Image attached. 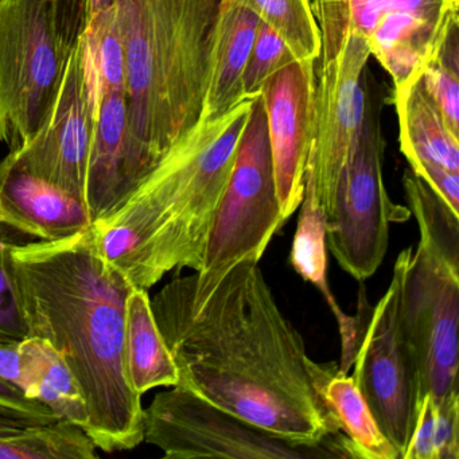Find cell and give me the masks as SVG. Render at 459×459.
<instances>
[{
  "mask_svg": "<svg viewBox=\"0 0 459 459\" xmlns=\"http://www.w3.org/2000/svg\"><path fill=\"white\" fill-rule=\"evenodd\" d=\"M152 307L178 369L177 386L286 439L348 437L324 394L338 365L308 356L257 260L238 263L205 295L189 276H177Z\"/></svg>",
  "mask_w": 459,
  "mask_h": 459,
  "instance_id": "obj_1",
  "label": "cell"
},
{
  "mask_svg": "<svg viewBox=\"0 0 459 459\" xmlns=\"http://www.w3.org/2000/svg\"><path fill=\"white\" fill-rule=\"evenodd\" d=\"M2 263L26 337L49 341L82 389L84 431L104 453L134 450L143 442L142 396L125 367L126 302L134 284L101 255L92 225L61 240H6Z\"/></svg>",
  "mask_w": 459,
  "mask_h": 459,
  "instance_id": "obj_2",
  "label": "cell"
},
{
  "mask_svg": "<svg viewBox=\"0 0 459 459\" xmlns=\"http://www.w3.org/2000/svg\"><path fill=\"white\" fill-rule=\"evenodd\" d=\"M252 99L200 119L122 206L93 222L101 255L149 291L166 273L200 271Z\"/></svg>",
  "mask_w": 459,
  "mask_h": 459,
  "instance_id": "obj_3",
  "label": "cell"
},
{
  "mask_svg": "<svg viewBox=\"0 0 459 459\" xmlns=\"http://www.w3.org/2000/svg\"><path fill=\"white\" fill-rule=\"evenodd\" d=\"M220 2H117L127 69L126 173L130 195L201 119Z\"/></svg>",
  "mask_w": 459,
  "mask_h": 459,
  "instance_id": "obj_4",
  "label": "cell"
},
{
  "mask_svg": "<svg viewBox=\"0 0 459 459\" xmlns=\"http://www.w3.org/2000/svg\"><path fill=\"white\" fill-rule=\"evenodd\" d=\"M87 0H0V144L25 146L87 30Z\"/></svg>",
  "mask_w": 459,
  "mask_h": 459,
  "instance_id": "obj_5",
  "label": "cell"
},
{
  "mask_svg": "<svg viewBox=\"0 0 459 459\" xmlns=\"http://www.w3.org/2000/svg\"><path fill=\"white\" fill-rule=\"evenodd\" d=\"M313 10L321 50L305 182L313 185L326 217L364 120L370 50L367 39L351 26L343 0H313Z\"/></svg>",
  "mask_w": 459,
  "mask_h": 459,
  "instance_id": "obj_6",
  "label": "cell"
},
{
  "mask_svg": "<svg viewBox=\"0 0 459 459\" xmlns=\"http://www.w3.org/2000/svg\"><path fill=\"white\" fill-rule=\"evenodd\" d=\"M286 224L279 206L262 95L252 99L251 112L238 142L230 181L217 208L203 265L190 275L198 295H205L238 263L260 262L273 236Z\"/></svg>",
  "mask_w": 459,
  "mask_h": 459,
  "instance_id": "obj_7",
  "label": "cell"
},
{
  "mask_svg": "<svg viewBox=\"0 0 459 459\" xmlns=\"http://www.w3.org/2000/svg\"><path fill=\"white\" fill-rule=\"evenodd\" d=\"M143 442L168 459L353 458L348 437L332 443L286 439L181 386L155 394L143 408Z\"/></svg>",
  "mask_w": 459,
  "mask_h": 459,
  "instance_id": "obj_8",
  "label": "cell"
},
{
  "mask_svg": "<svg viewBox=\"0 0 459 459\" xmlns=\"http://www.w3.org/2000/svg\"><path fill=\"white\" fill-rule=\"evenodd\" d=\"M384 150L377 107L368 92L359 136L325 220L333 256L359 281L373 276L383 263L388 249L389 224L405 221L411 214L410 209L392 203L386 192Z\"/></svg>",
  "mask_w": 459,
  "mask_h": 459,
  "instance_id": "obj_9",
  "label": "cell"
},
{
  "mask_svg": "<svg viewBox=\"0 0 459 459\" xmlns=\"http://www.w3.org/2000/svg\"><path fill=\"white\" fill-rule=\"evenodd\" d=\"M402 276L399 255L388 290L373 308L364 286L359 287L357 313L361 330L351 365L357 386L400 459L412 435L421 399L415 356L400 318Z\"/></svg>",
  "mask_w": 459,
  "mask_h": 459,
  "instance_id": "obj_10",
  "label": "cell"
},
{
  "mask_svg": "<svg viewBox=\"0 0 459 459\" xmlns=\"http://www.w3.org/2000/svg\"><path fill=\"white\" fill-rule=\"evenodd\" d=\"M400 257V318L415 356L420 397L459 394V257L423 240Z\"/></svg>",
  "mask_w": 459,
  "mask_h": 459,
  "instance_id": "obj_11",
  "label": "cell"
},
{
  "mask_svg": "<svg viewBox=\"0 0 459 459\" xmlns=\"http://www.w3.org/2000/svg\"><path fill=\"white\" fill-rule=\"evenodd\" d=\"M98 103L87 76L84 36L36 135L13 155L28 170L85 204V178Z\"/></svg>",
  "mask_w": 459,
  "mask_h": 459,
  "instance_id": "obj_12",
  "label": "cell"
},
{
  "mask_svg": "<svg viewBox=\"0 0 459 459\" xmlns=\"http://www.w3.org/2000/svg\"><path fill=\"white\" fill-rule=\"evenodd\" d=\"M316 61L294 60L263 87L276 193L284 220L299 208L313 123Z\"/></svg>",
  "mask_w": 459,
  "mask_h": 459,
  "instance_id": "obj_13",
  "label": "cell"
},
{
  "mask_svg": "<svg viewBox=\"0 0 459 459\" xmlns=\"http://www.w3.org/2000/svg\"><path fill=\"white\" fill-rule=\"evenodd\" d=\"M0 225L55 241L82 232L92 220L80 198L31 173L9 152L0 160Z\"/></svg>",
  "mask_w": 459,
  "mask_h": 459,
  "instance_id": "obj_14",
  "label": "cell"
},
{
  "mask_svg": "<svg viewBox=\"0 0 459 459\" xmlns=\"http://www.w3.org/2000/svg\"><path fill=\"white\" fill-rule=\"evenodd\" d=\"M262 21L246 4L221 0L209 49L201 119H214L246 100L243 74Z\"/></svg>",
  "mask_w": 459,
  "mask_h": 459,
  "instance_id": "obj_15",
  "label": "cell"
},
{
  "mask_svg": "<svg viewBox=\"0 0 459 459\" xmlns=\"http://www.w3.org/2000/svg\"><path fill=\"white\" fill-rule=\"evenodd\" d=\"M127 95L109 91L103 96L88 157L85 205L92 224L117 211L127 200L126 173Z\"/></svg>",
  "mask_w": 459,
  "mask_h": 459,
  "instance_id": "obj_16",
  "label": "cell"
},
{
  "mask_svg": "<svg viewBox=\"0 0 459 459\" xmlns=\"http://www.w3.org/2000/svg\"><path fill=\"white\" fill-rule=\"evenodd\" d=\"M459 0L434 10H396L383 15L368 34L370 56L394 80V88L420 74Z\"/></svg>",
  "mask_w": 459,
  "mask_h": 459,
  "instance_id": "obj_17",
  "label": "cell"
},
{
  "mask_svg": "<svg viewBox=\"0 0 459 459\" xmlns=\"http://www.w3.org/2000/svg\"><path fill=\"white\" fill-rule=\"evenodd\" d=\"M299 219L292 240L291 262L294 270L308 283L313 284L332 310L341 335V362L338 370L349 373L353 365L359 342L361 322L359 316H349L338 305L327 281L326 232L324 211L316 200L310 182H305V193L300 203Z\"/></svg>",
  "mask_w": 459,
  "mask_h": 459,
  "instance_id": "obj_18",
  "label": "cell"
},
{
  "mask_svg": "<svg viewBox=\"0 0 459 459\" xmlns=\"http://www.w3.org/2000/svg\"><path fill=\"white\" fill-rule=\"evenodd\" d=\"M400 149L408 163L429 162L459 173V135L446 123L424 87L421 72L394 88Z\"/></svg>",
  "mask_w": 459,
  "mask_h": 459,
  "instance_id": "obj_19",
  "label": "cell"
},
{
  "mask_svg": "<svg viewBox=\"0 0 459 459\" xmlns=\"http://www.w3.org/2000/svg\"><path fill=\"white\" fill-rule=\"evenodd\" d=\"M125 367L131 388L144 394L158 386L178 385L173 356L152 313L149 291L133 287L126 302Z\"/></svg>",
  "mask_w": 459,
  "mask_h": 459,
  "instance_id": "obj_20",
  "label": "cell"
},
{
  "mask_svg": "<svg viewBox=\"0 0 459 459\" xmlns=\"http://www.w3.org/2000/svg\"><path fill=\"white\" fill-rule=\"evenodd\" d=\"M23 365L30 383V397L47 405L58 420L85 429L88 408L82 389L57 349L39 337L21 341Z\"/></svg>",
  "mask_w": 459,
  "mask_h": 459,
  "instance_id": "obj_21",
  "label": "cell"
},
{
  "mask_svg": "<svg viewBox=\"0 0 459 459\" xmlns=\"http://www.w3.org/2000/svg\"><path fill=\"white\" fill-rule=\"evenodd\" d=\"M90 435L66 420L31 424L0 420V459H96Z\"/></svg>",
  "mask_w": 459,
  "mask_h": 459,
  "instance_id": "obj_22",
  "label": "cell"
},
{
  "mask_svg": "<svg viewBox=\"0 0 459 459\" xmlns=\"http://www.w3.org/2000/svg\"><path fill=\"white\" fill-rule=\"evenodd\" d=\"M325 399L334 411L357 459H400L368 407L353 376L340 370L325 385Z\"/></svg>",
  "mask_w": 459,
  "mask_h": 459,
  "instance_id": "obj_23",
  "label": "cell"
},
{
  "mask_svg": "<svg viewBox=\"0 0 459 459\" xmlns=\"http://www.w3.org/2000/svg\"><path fill=\"white\" fill-rule=\"evenodd\" d=\"M84 58L98 109L100 108L103 96L109 91L127 95L126 53L117 22V6L87 23Z\"/></svg>",
  "mask_w": 459,
  "mask_h": 459,
  "instance_id": "obj_24",
  "label": "cell"
},
{
  "mask_svg": "<svg viewBox=\"0 0 459 459\" xmlns=\"http://www.w3.org/2000/svg\"><path fill=\"white\" fill-rule=\"evenodd\" d=\"M402 459H459V394L421 397Z\"/></svg>",
  "mask_w": 459,
  "mask_h": 459,
  "instance_id": "obj_25",
  "label": "cell"
},
{
  "mask_svg": "<svg viewBox=\"0 0 459 459\" xmlns=\"http://www.w3.org/2000/svg\"><path fill=\"white\" fill-rule=\"evenodd\" d=\"M252 10L289 48L295 60L316 61L321 50L313 0H233Z\"/></svg>",
  "mask_w": 459,
  "mask_h": 459,
  "instance_id": "obj_26",
  "label": "cell"
},
{
  "mask_svg": "<svg viewBox=\"0 0 459 459\" xmlns=\"http://www.w3.org/2000/svg\"><path fill=\"white\" fill-rule=\"evenodd\" d=\"M421 79L448 127L459 135V13L448 18Z\"/></svg>",
  "mask_w": 459,
  "mask_h": 459,
  "instance_id": "obj_27",
  "label": "cell"
},
{
  "mask_svg": "<svg viewBox=\"0 0 459 459\" xmlns=\"http://www.w3.org/2000/svg\"><path fill=\"white\" fill-rule=\"evenodd\" d=\"M295 60L283 39L264 22H260L254 47L243 74L244 98L254 99L262 93L265 82Z\"/></svg>",
  "mask_w": 459,
  "mask_h": 459,
  "instance_id": "obj_28",
  "label": "cell"
},
{
  "mask_svg": "<svg viewBox=\"0 0 459 459\" xmlns=\"http://www.w3.org/2000/svg\"><path fill=\"white\" fill-rule=\"evenodd\" d=\"M456 0H343L351 26L367 39L377 21L396 10H434Z\"/></svg>",
  "mask_w": 459,
  "mask_h": 459,
  "instance_id": "obj_29",
  "label": "cell"
},
{
  "mask_svg": "<svg viewBox=\"0 0 459 459\" xmlns=\"http://www.w3.org/2000/svg\"><path fill=\"white\" fill-rule=\"evenodd\" d=\"M4 225H0V340H23L26 327L15 299L14 290L2 263V252L7 238L4 235Z\"/></svg>",
  "mask_w": 459,
  "mask_h": 459,
  "instance_id": "obj_30",
  "label": "cell"
},
{
  "mask_svg": "<svg viewBox=\"0 0 459 459\" xmlns=\"http://www.w3.org/2000/svg\"><path fill=\"white\" fill-rule=\"evenodd\" d=\"M413 174L426 182L432 192L454 212H459V173L446 170L434 163L419 162L410 165Z\"/></svg>",
  "mask_w": 459,
  "mask_h": 459,
  "instance_id": "obj_31",
  "label": "cell"
},
{
  "mask_svg": "<svg viewBox=\"0 0 459 459\" xmlns=\"http://www.w3.org/2000/svg\"><path fill=\"white\" fill-rule=\"evenodd\" d=\"M21 341L0 340V381L14 386L28 399L33 400L30 397V383L23 365Z\"/></svg>",
  "mask_w": 459,
  "mask_h": 459,
  "instance_id": "obj_32",
  "label": "cell"
},
{
  "mask_svg": "<svg viewBox=\"0 0 459 459\" xmlns=\"http://www.w3.org/2000/svg\"><path fill=\"white\" fill-rule=\"evenodd\" d=\"M117 0H87L88 22L117 6Z\"/></svg>",
  "mask_w": 459,
  "mask_h": 459,
  "instance_id": "obj_33",
  "label": "cell"
},
{
  "mask_svg": "<svg viewBox=\"0 0 459 459\" xmlns=\"http://www.w3.org/2000/svg\"><path fill=\"white\" fill-rule=\"evenodd\" d=\"M0 420H14V419L7 418V416L2 415V413H0ZM15 421H18V420H15ZM20 423H21V421H20Z\"/></svg>",
  "mask_w": 459,
  "mask_h": 459,
  "instance_id": "obj_34",
  "label": "cell"
}]
</instances>
